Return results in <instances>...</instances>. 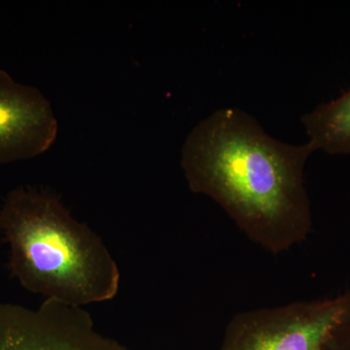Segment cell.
<instances>
[{
	"mask_svg": "<svg viewBox=\"0 0 350 350\" xmlns=\"http://www.w3.org/2000/svg\"><path fill=\"white\" fill-rule=\"evenodd\" d=\"M218 350H350V291L239 312Z\"/></svg>",
	"mask_w": 350,
	"mask_h": 350,
	"instance_id": "3",
	"label": "cell"
},
{
	"mask_svg": "<svg viewBox=\"0 0 350 350\" xmlns=\"http://www.w3.org/2000/svg\"><path fill=\"white\" fill-rule=\"evenodd\" d=\"M10 268L25 289L80 306L111 300L120 271L105 244L54 195L18 189L0 211Z\"/></svg>",
	"mask_w": 350,
	"mask_h": 350,
	"instance_id": "2",
	"label": "cell"
},
{
	"mask_svg": "<svg viewBox=\"0 0 350 350\" xmlns=\"http://www.w3.org/2000/svg\"><path fill=\"white\" fill-rule=\"evenodd\" d=\"M308 144L315 151L350 155V88L342 96L317 105L301 117Z\"/></svg>",
	"mask_w": 350,
	"mask_h": 350,
	"instance_id": "6",
	"label": "cell"
},
{
	"mask_svg": "<svg viewBox=\"0 0 350 350\" xmlns=\"http://www.w3.org/2000/svg\"><path fill=\"white\" fill-rule=\"evenodd\" d=\"M0 350H131L94 330L89 313L47 299L38 310L0 304Z\"/></svg>",
	"mask_w": 350,
	"mask_h": 350,
	"instance_id": "4",
	"label": "cell"
},
{
	"mask_svg": "<svg viewBox=\"0 0 350 350\" xmlns=\"http://www.w3.org/2000/svg\"><path fill=\"white\" fill-rule=\"evenodd\" d=\"M312 145L271 137L250 114L222 108L191 131L181 153L189 188L213 199L253 243L271 254L312 231L304 180Z\"/></svg>",
	"mask_w": 350,
	"mask_h": 350,
	"instance_id": "1",
	"label": "cell"
},
{
	"mask_svg": "<svg viewBox=\"0 0 350 350\" xmlns=\"http://www.w3.org/2000/svg\"><path fill=\"white\" fill-rule=\"evenodd\" d=\"M57 131V118L43 94L0 70V163L45 153L56 142Z\"/></svg>",
	"mask_w": 350,
	"mask_h": 350,
	"instance_id": "5",
	"label": "cell"
}]
</instances>
